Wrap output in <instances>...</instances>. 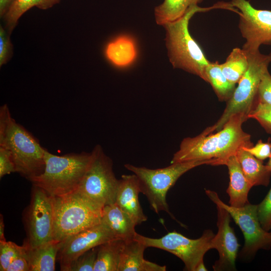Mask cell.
I'll use <instances>...</instances> for the list:
<instances>
[{
    "label": "cell",
    "mask_w": 271,
    "mask_h": 271,
    "mask_svg": "<svg viewBox=\"0 0 271 271\" xmlns=\"http://www.w3.org/2000/svg\"><path fill=\"white\" fill-rule=\"evenodd\" d=\"M248 118L243 114L232 115L215 133H202L183 140L171 164L194 161H209L212 166L225 165L242 148L253 146L250 135L243 131L242 123Z\"/></svg>",
    "instance_id": "obj_1"
},
{
    "label": "cell",
    "mask_w": 271,
    "mask_h": 271,
    "mask_svg": "<svg viewBox=\"0 0 271 271\" xmlns=\"http://www.w3.org/2000/svg\"><path fill=\"white\" fill-rule=\"evenodd\" d=\"M214 8L223 9V5L221 3L208 8H201L198 5L192 6L183 16L163 26L166 31L165 40L168 56L173 67L197 75L206 82L205 70L210 61L191 36L189 23L196 13Z\"/></svg>",
    "instance_id": "obj_2"
},
{
    "label": "cell",
    "mask_w": 271,
    "mask_h": 271,
    "mask_svg": "<svg viewBox=\"0 0 271 271\" xmlns=\"http://www.w3.org/2000/svg\"><path fill=\"white\" fill-rule=\"evenodd\" d=\"M0 147L11 152L16 172L28 180L43 172L46 149L16 121L6 104L0 108Z\"/></svg>",
    "instance_id": "obj_3"
},
{
    "label": "cell",
    "mask_w": 271,
    "mask_h": 271,
    "mask_svg": "<svg viewBox=\"0 0 271 271\" xmlns=\"http://www.w3.org/2000/svg\"><path fill=\"white\" fill-rule=\"evenodd\" d=\"M91 159V153L57 156L45 149L43 172L29 181L53 197L69 194L78 189Z\"/></svg>",
    "instance_id": "obj_4"
},
{
    "label": "cell",
    "mask_w": 271,
    "mask_h": 271,
    "mask_svg": "<svg viewBox=\"0 0 271 271\" xmlns=\"http://www.w3.org/2000/svg\"><path fill=\"white\" fill-rule=\"evenodd\" d=\"M53 239L61 241L101 223L103 208L77 190L53 197Z\"/></svg>",
    "instance_id": "obj_5"
},
{
    "label": "cell",
    "mask_w": 271,
    "mask_h": 271,
    "mask_svg": "<svg viewBox=\"0 0 271 271\" xmlns=\"http://www.w3.org/2000/svg\"><path fill=\"white\" fill-rule=\"evenodd\" d=\"M248 67L238 83L231 97L227 101L226 108L217 121L207 127L201 133L207 135L220 130L233 115L241 113L247 115L253 108L257 96L258 86L263 74L268 71L271 63V53L263 54L259 51L246 52Z\"/></svg>",
    "instance_id": "obj_6"
},
{
    "label": "cell",
    "mask_w": 271,
    "mask_h": 271,
    "mask_svg": "<svg viewBox=\"0 0 271 271\" xmlns=\"http://www.w3.org/2000/svg\"><path fill=\"white\" fill-rule=\"evenodd\" d=\"M212 165L209 161H194L171 164L168 167L151 169L137 167L129 164L125 168L135 174L139 180L141 193L147 197L150 207L156 213L165 211L176 218L170 212L166 200L168 190L177 180L190 170L202 165Z\"/></svg>",
    "instance_id": "obj_7"
},
{
    "label": "cell",
    "mask_w": 271,
    "mask_h": 271,
    "mask_svg": "<svg viewBox=\"0 0 271 271\" xmlns=\"http://www.w3.org/2000/svg\"><path fill=\"white\" fill-rule=\"evenodd\" d=\"M91 153L90 162L76 190L103 208L115 203L119 180L113 171L112 160L100 145Z\"/></svg>",
    "instance_id": "obj_8"
},
{
    "label": "cell",
    "mask_w": 271,
    "mask_h": 271,
    "mask_svg": "<svg viewBox=\"0 0 271 271\" xmlns=\"http://www.w3.org/2000/svg\"><path fill=\"white\" fill-rule=\"evenodd\" d=\"M214 236L212 230L207 229L200 237L195 239L187 238L175 231L159 238L146 237L137 233L133 238L147 247L158 248L174 254L184 263L185 270L195 271L198 263L203 261L206 252L214 249Z\"/></svg>",
    "instance_id": "obj_9"
},
{
    "label": "cell",
    "mask_w": 271,
    "mask_h": 271,
    "mask_svg": "<svg viewBox=\"0 0 271 271\" xmlns=\"http://www.w3.org/2000/svg\"><path fill=\"white\" fill-rule=\"evenodd\" d=\"M205 193L215 204L226 209L240 227L244 238V244L240 252L242 257L252 256L260 249L271 247V232L261 227L257 215V205L248 203L241 207H235L224 203L213 191L206 190Z\"/></svg>",
    "instance_id": "obj_10"
},
{
    "label": "cell",
    "mask_w": 271,
    "mask_h": 271,
    "mask_svg": "<svg viewBox=\"0 0 271 271\" xmlns=\"http://www.w3.org/2000/svg\"><path fill=\"white\" fill-rule=\"evenodd\" d=\"M27 237L24 245L35 247L53 239V197L33 185L25 216Z\"/></svg>",
    "instance_id": "obj_11"
},
{
    "label": "cell",
    "mask_w": 271,
    "mask_h": 271,
    "mask_svg": "<svg viewBox=\"0 0 271 271\" xmlns=\"http://www.w3.org/2000/svg\"><path fill=\"white\" fill-rule=\"evenodd\" d=\"M230 3L239 12L238 28L245 39L242 49L254 52L261 45H271V11L255 9L246 0H232Z\"/></svg>",
    "instance_id": "obj_12"
},
{
    "label": "cell",
    "mask_w": 271,
    "mask_h": 271,
    "mask_svg": "<svg viewBox=\"0 0 271 271\" xmlns=\"http://www.w3.org/2000/svg\"><path fill=\"white\" fill-rule=\"evenodd\" d=\"M117 239L105 224L101 223L73 234L60 241L57 261L61 270L89 249L108 241Z\"/></svg>",
    "instance_id": "obj_13"
},
{
    "label": "cell",
    "mask_w": 271,
    "mask_h": 271,
    "mask_svg": "<svg viewBox=\"0 0 271 271\" xmlns=\"http://www.w3.org/2000/svg\"><path fill=\"white\" fill-rule=\"evenodd\" d=\"M217 209V233L213 239V247L219 253V259L213 265L215 271L234 270L235 261L240 246L233 228L230 225L231 215L218 204Z\"/></svg>",
    "instance_id": "obj_14"
},
{
    "label": "cell",
    "mask_w": 271,
    "mask_h": 271,
    "mask_svg": "<svg viewBox=\"0 0 271 271\" xmlns=\"http://www.w3.org/2000/svg\"><path fill=\"white\" fill-rule=\"evenodd\" d=\"M140 193L141 191L137 176L134 174L122 175L119 180L115 203L131 217L137 225L148 219L139 202Z\"/></svg>",
    "instance_id": "obj_15"
},
{
    "label": "cell",
    "mask_w": 271,
    "mask_h": 271,
    "mask_svg": "<svg viewBox=\"0 0 271 271\" xmlns=\"http://www.w3.org/2000/svg\"><path fill=\"white\" fill-rule=\"evenodd\" d=\"M146 248L143 243L134 238L124 240L118 271H165L166 265H159L144 258Z\"/></svg>",
    "instance_id": "obj_16"
},
{
    "label": "cell",
    "mask_w": 271,
    "mask_h": 271,
    "mask_svg": "<svg viewBox=\"0 0 271 271\" xmlns=\"http://www.w3.org/2000/svg\"><path fill=\"white\" fill-rule=\"evenodd\" d=\"M225 165L228 168L230 179L226 191L229 196V205L243 207L249 203L248 194L252 186L245 177L236 155L229 158Z\"/></svg>",
    "instance_id": "obj_17"
},
{
    "label": "cell",
    "mask_w": 271,
    "mask_h": 271,
    "mask_svg": "<svg viewBox=\"0 0 271 271\" xmlns=\"http://www.w3.org/2000/svg\"><path fill=\"white\" fill-rule=\"evenodd\" d=\"M101 222L108 226L117 239L130 240L137 233L136 223L115 203L103 207Z\"/></svg>",
    "instance_id": "obj_18"
},
{
    "label": "cell",
    "mask_w": 271,
    "mask_h": 271,
    "mask_svg": "<svg viewBox=\"0 0 271 271\" xmlns=\"http://www.w3.org/2000/svg\"><path fill=\"white\" fill-rule=\"evenodd\" d=\"M60 241L53 239L35 247H25L30 271H54Z\"/></svg>",
    "instance_id": "obj_19"
},
{
    "label": "cell",
    "mask_w": 271,
    "mask_h": 271,
    "mask_svg": "<svg viewBox=\"0 0 271 271\" xmlns=\"http://www.w3.org/2000/svg\"><path fill=\"white\" fill-rule=\"evenodd\" d=\"M107 59L114 66L124 68L131 65L138 55L136 43L128 35H120L109 42L105 49Z\"/></svg>",
    "instance_id": "obj_20"
},
{
    "label": "cell",
    "mask_w": 271,
    "mask_h": 271,
    "mask_svg": "<svg viewBox=\"0 0 271 271\" xmlns=\"http://www.w3.org/2000/svg\"><path fill=\"white\" fill-rule=\"evenodd\" d=\"M236 156L247 181L252 186H267L271 174L262 161L257 159L244 148L239 149Z\"/></svg>",
    "instance_id": "obj_21"
},
{
    "label": "cell",
    "mask_w": 271,
    "mask_h": 271,
    "mask_svg": "<svg viewBox=\"0 0 271 271\" xmlns=\"http://www.w3.org/2000/svg\"><path fill=\"white\" fill-rule=\"evenodd\" d=\"M124 242L115 239L99 245L93 271H118Z\"/></svg>",
    "instance_id": "obj_22"
},
{
    "label": "cell",
    "mask_w": 271,
    "mask_h": 271,
    "mask_svg": "<svg viewBox=\"0 0 271 271\" xmlns=\"http://www.w3.org/2000/svg\"><path fill=\"white\" fill-rule=\"evenodd\" d=\"M203 0H164L156 7L154 15L156 23L163 26L183 16L192 6L198 5Z\"/></svg>",
    "instance_id": "obj_23"
},
{
    "label": "cell",
    "mask_w": 271,
    "mask_h": 271,
    "mask_svg": "<svg viewBox=\"0 0 271 271\" xmlns=\"http://www.w3.org/2000/svg\"><path fill=\"white\" fill-rule=\"evenodd\" d=\"M61 0H15L2 18L5 29L11 35L17 26L20 17L31 8L36 7L41 10H47L58 4Z\"/></svg>",
    "instance_id": "obj_24"
},
{
    "label": "cell",
    "mask_w": 271,
    "mask_h": 271,
    "mask_svg": "<svg viewBox=\"0 0 271 271\" xmlns=\"http://www.w3.org/2000/svg\"><path fill=\"white\" fill-rule=\"evenodd\" d=\"M220 65L227 80L236 85L248 67L247 54L242 49L235 48L226 58V61Z\"/></svg>",
    "instance_id": "obj_25"
},
{
    "label": "cell",
    "mask_w": 271,
    "mask_h": 271,
    "mask_svg": "<svg viewBox=\"0 0 271 271\" xmlns=\"http://www.w3.org/2000/svg\"><path fill=\"white\" fill-rule=\"evenodd\" d=\"M205 73L207 82L211 84L219 100L227 101L232 96L236 85L225 77L218 62H210Z\"/></svg>",
    "instance_id": "obj_26"
},
{
    "label": "cell",
    "mask_w": 271,
    "mask_h": 271,
    "mask_svg": "<svg viewBox=\"0 0 271 271\" xmlns=\"http://www.w3.org/2000/svg\"><path fill=\"white\" fill-rule=\"evenodd\" d=\"M25 254V247L12 241H0V270L7 271L10 263Z\"/></svg>",
    "instance_id": "obj_27"
},
{
    "label": "cell",
    "mask_w": 271,
    "mask_h": 271,
    "mask_svg": "<svg viewBox=\"0 0 271 271\" xmlns=\"http://www.w3.org/2000/svg\"><path fill=\"white\" fill-rule=\"evenodd\" d=\"M98 246L79 255L66 268L65 271H93Z\"/></svg>",
    "instance_id": "obj_28"
},
{
    "label": "cell",
    "mask_w": 271,
    "mask_h": 271,
    "mask_svg": "<svg viewBox=\"0 0 271 271\" xmlns=\"http://www.w3.org/2000/svg\"><path fill=\"white\" fill-rule=\"evenodd\" d=\"M247 118L257 120L263 128L271 134V105L258 102L247 115Z\"/></svg>",
    "instance_id": "obj_29"
},
{
    "label": "cell",
    "mask_w": 271,
    "mask_h": 271,
    "mask_svg": "<svg viewBox=\"0 0 271 271\" xmlns=\"http://www.w3.org/2000/svg\"><path fill=\"white\" fill-rule=\"evenodd\" d=\"M257 215L261 227L269 231L271 229V188L263 201L257 205Z\"/></svg>",
    "instance_id": "obj_30"
},
{
    "label": "cell",
    "mask_w": 271,
    "mask_h": 271,
    "mask_svg": "<svg viewBox=\"0 0 271 271\" xmlns=\"http://www.w3.org/2000/svg\"><path fill=\"white\" fill-rule=\"evenodd\" d=\"M10 35L2 25L0 26V66L7 63L13 55V46Z\"/></svg>",
    "instance_id": "obj_31"
},
{
    "label": "cell",
    "mask_w": 271,
    "mask_h": 271,
    "mask_svg": "<svg viewBox=\"0 0 271 271\" xmlns=\"http://www.w3.org/2000/svg\"><path fill=\"white\" fill-rule=\"evenodd\" d=\"M257 97L258 102L271 105V75L268 70L261 78L258 86Z\"/></svg>",
    "instance_id": "obj_32"
},
{
    "label": "cell",
    "mask_w": 271,
    "mask_h": 271,
    "mask_svg": "<svg viewBox=\"0 0 271 271\" xmlns=\"http://www.w3.org/2000/svg\"><path fill=\"white\" fill-rule=\"evenodd\" d=\"M15 172L16 166L11 152L0 147V178Z\"/></svg>",
    "instance_id": "obj_33"
},
{
    "label": "cell",
    "mask_w": 271,
    "mask_h": 271,
    "mask_svg": "<svg viewBox=\"0 0 271 271\" xmlns=\"http://www.w3.org/2000/svg\"><path fill=\"white\" fill-rule=\"evenodd\" d=\"M256 158L263 161L271 156V143H263L259 140L254 146L249 148H244Z\"/></svg>",
    "instance_id": "obj_34"
},
{
    "label": "cell",
    "mask_w": 271,
    "mask_h": 271,
    "mask_svg": "<svg viewBox=\"0 0 271 271\" xmlns=\"http://www.w3.org/2000/svg\"><path fill=\"white\" fill-rule=\"evenodd\" d=\"M7 271H30L25 254L14 260L7 268Z\"/></svg>",
    "instance_id": "obj_35"
},
{
    "label": "cell",
    "mask_w": 271,
    "mask_h": 271,
    "mask_svg": "<svg viewBox=\"0 0 271 271\" xmlns=\"http://www.w3.org/2000/svg\"><path fill=\"white\" fill-rule=\"evenodd\" d=\"M15 0H0V16L3 18Z\"/></svg>",
    "instance_id": "obj_36"
},
{
    "label": "cell",
    "mask_w": 271,
    "mask_h": 271,
    "mask_svg": "<svg viewBox=\"0 0 271 271\" xmlns=\"http://www.w3.org/2000/svg\"><path fill=\"white\" fill-rule=\"evenodd\" d=\"M0 241H6L4 235V223L3 216L1 214L0 217Z\"/></svg>",
    "instance_id": "obj_37"
},
{
    "label": "cell",
    "mask_w": 271,
    "mask_h": 271,
    "mask_svg": "<svg viewBox=\"0 0 271 271\" xmlns=\"http://www.w3.org/2000/svg\"><path fill=\"white\" fill-rule=\"evenodd\" d=\"M207 270L204 263V261H201L197 265L195 271H206Z\"/></svg>",
    "instance_id": "obj_38"
},
{
    "label": "cell",
    "mask_w": 271,
    "mask_h": 271,
    "mask_svg": "<svg viewBox=\"0 0 271 271\" xmlns=\"http://www.w3.org/2000/svg\"><path fill=\"white\" fill-rule=\"evenodd\" d=\"M267 168L271 171V156L269 157V160L266 165Z\"/></svg>",
    "instance_id": "obj_39"
}]
</instances>
